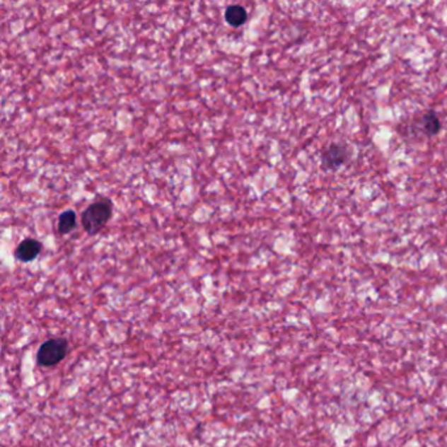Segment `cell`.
<instances>
[{"label":"cell","instance_id":"cell-3","mask_svg":"<svg viewBox=\"0 0 447 447\" xmlns=\"http://www.w3.org/2000/svg\"><path fill=\"white\" fill-rule=\"evenodd\" d=\"M352 150L344 142L331 144L322 153V166L324 170H337L350 159Z\"/></svg>","mask_w":447,"mask_h":447},{"label":"cell","instance_id":"cell-7","mask_svg":"<svg viewBox=\"0 0 447 447\" xmlns=\"http://www.w3.org/2000/svg\"><path fill=\"white\" fill-rule=\"evenodd\" d=\"M76 227V214L74 210H67L59 215L58 219V231L64 233H71L72 230Z\"/></svg>","mask_w":447,"mask_h":447},{"label":"cell","instance_id":"cell-4","mask_svg":"<svg viewBox=\"0 0 447 447\" xmlns=\"http://www.w3.org/2000/svg\"><path fill=\"white\" fill-rule=\"evenodd\" d=\"M41 243L36 239H25L20 243L15 250V256L21 262H30L36 259L41 252Z\"/></svg>","mask_w":447,"mask_h":447},{"label":"cell","instance_id":"cell-2","mask_svg":"<svg viewBox=\"0 0 447 447\" xmlns=\"http://www.w3.org/2000/svg\"><path fill=\"white\" fill-rule=\"evenodd\" d=\"M69 342L64 339H50L45 341L37 353V362L41 366L50 367L58 365L67 356Z\"/></svg>","mask_w":447,"mask_h":447},{"label":"cell","instance_id":"cell-6","mask_svg":"<svg viewBox=\"0 0 447 447\" xmlns=\"http://www.w3.org/2000/svg\"><path fill=\"white\" fill-rule=\"evenodd\" d=\"M248 18V13L247 11L242 6L239 4H235V6H230L226 9V13H224V18L226 21L231 25V27H242L243 24H245Z\"/></svg>","mask_w":447,"mask_h":447},{"label":"cell","instance_id":"cell-1","mask_svg":"<svg viewBox=\"0 0 447 447\" xmlns=\"http://www.w3.org/2000/svg\"><path fill=\"white\" fill-rule=\"evenodd\" d=\"M112 216V202L109 199L98 201L88 206L81 214V224L88 235H96Z\"/></svg>","mask_w":447,"mask_h":447},{"label":"cell","instance_id":"cell-5","mask_svg":"<svg viewBox=\"0 0 447 447\" xmlns=\"http://www.w3.org/2000/svg\"><path fill=\"white\" fill-rule=\"evenodd\" d=\"M420 126L422 132L429 137H436L439 134L441 129H442V122L441 118L436 110H428L425 112L420 120Z\"/></svg>","mask_w":447,"mask_h":447}]
</instances>
